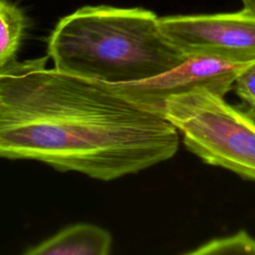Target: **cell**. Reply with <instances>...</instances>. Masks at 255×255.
I'll use <instances>...</instances> for the list:
<instances>
[{
    "label": "cell",
    "instance_id": "obj_1",
    "mask_svg": "<svg viewBox=\"0 0 255 255\" xmlns=\"http://www.w3.org/2000/svg\"><path fill=\"white\" fill-rule=\"evenodd\" d=\"M47 61L0 71V157L109 181L176 153L179 132L168 120L107 83L48 69Z\"/></svg>",
    "mask_w": 255,
    "mask_h": 255
},
{
    "label": "cell",
    "instance_id": "obj_2",
    "mask_svg": "<svg viewBox=\"0 0 255 255\" xmlns=\"http://www.w3.org/2000/svg\"><path fill=\"white\" fill-rule=\"evenodd\" d=\"M47 52L57 70L109 85L146 81L187 58L152 11L105 5L85 6L60 19Z\"/></svg>",
    "mask_w": 255,
    "mask_h": 255
},
{
    "label": "cell",
    "instance_id": "obj_3",
    "mask_svg": "<svg viewBox=\"0 0 255 255\" xmlns=\"http://www.w3.org/2000/svg\"><path fill=\"white\" fill-rule=\"evenodd\" d=\"M162 116L203 162L255 181V120L223 96L197 88L167 99Z\"/></svg>",
    "mask_w": 255,
    "mask_h": 255
},
{
    "label": "cell",
    "instance_id": "obj_4",
    "mask_svg": "<svg viewBox=\"0 0 255 255\" xmlns=\"http://www.w3.org/2000/svg\"><path fill=\"white\" fill-rule=\"evenodd\" d=\"M168 39L186 55H206L235 62L255 60V12L159 17Z\"/></svg>",
    "mask_w": 255,
    "mask_h": 255
},
{
    "label": "cell",
    "instance_id": "obj_5",
    "mask_svg": "<svg viewBox=\"0 0 255 255\" xmlns=\"http://www.w3.org/2000/svg\"><path fill=\"white\" fill-rule=\"evenodd\" d=\"M254 61L235 62L206 55H187L181 64L157 77L110 86L142 109L163 117V105L167 99L197 88L224 97L233 89L237 76Z\"/></svg>",
    "mask_w": 255,
    "mask_h": 255
},
{
    "label": "cell",
    "instance_id": "obj_6",
    "mask_svg": "<svg viewBox=\"0 0 255 255\" xmlns=\"http://www.w3.org/2000/svg\"><path fill=\"white\" fill-rule=\"evenodd\" d=\"M111 234L96 225L76 224L67 227L27 249L26 255H108L112 248Z\"/></svg>",
    "mask_w": 255,
    "mask_h": 255
},
{
    "label": "cell",
    "instance_id": "obj_7",
    "mask_svg": "<svg viewBox=\"0 0 255 255\" xmlns=\"http://www.w3.org/2000/svg\"><path fill=\"white\" fill-rule=\"evenodd\" d=\"M27 27L23 10L14 3L0 0V71L16 61Z\"/></svg>",
    "mask_w": 255,
    "mask_h": 255
},
{
    "label": "cell",
    "instance_id": "obj_8",
    "mask_svg": "<svg viewBox=\"0 0 255 255\" xmlns=\"http://www.w3.org/2000/svg\"><path fill=\"white\" fill-rule=\"evenodd\" d=\"M187 255H213V254H253L255 255V238L244 230L232 235L212 239L194 250L186 252Z\"/></svg>",
    "mask_w": 255,
    "mask_h": 255
},
{
    "label": "cell",
    "instance_id": "obj_9",
    "mask_svg": "<svg viewBox=\"0 0 255 255\" xmlns=\"http://www.w3.org/2000/svg\"><path fill=\"white\" fill-rule=\"evenodd\" d=\"M233 89L246 107V113L255 120V61L235 79Z\"/></svg>",
    "mask_w": 255,
    "mask_h": 255
},
{
    "label": "cell",
    "instance_id": "obj_10",
    "mask_svg": "<svg viewBox=\"0 0 255 255\" xmlns=\"http://www.w3.org/2000/svg\"><path fill=\"white\" fill-rule=\"evenodd\" d=\"M243 4V8L255 12V0H240Z\"/></svg>",
    "mask_w": 255,
    "mask_h": 255
}]
</instances>
